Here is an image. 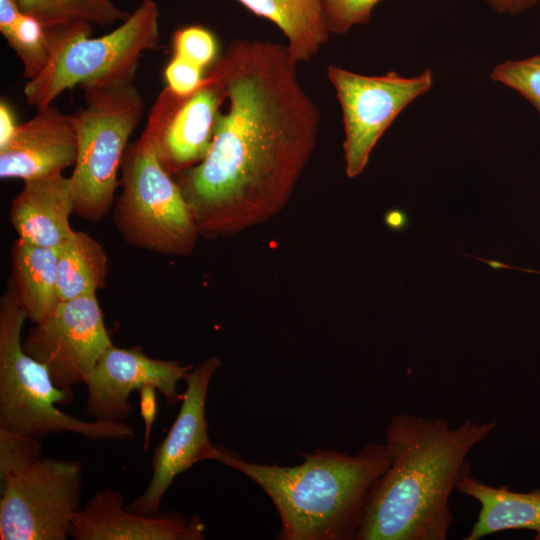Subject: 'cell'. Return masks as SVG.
Listing matches in <instances>:
<instances>
[{"label":"cell","mask_w":540,"mask_h":540,"mask_svg":"<svg viewBox=\"0 0 540 540\" xmlns=\"http://www.w3.org/2000/svg\"><path fill=\"white\" fill-rule=\"evenodd\" d=\"M174 55L201 68L210 67L217 59V42L214 35L201 26H187L173 35Z\"/></svg>","instance_id":"obj_25"},{"label":"cell","mask_w":540,"mask_h":540,"mask_svg":"<svg viewBox=\"0 0 540 540\" xmlns=\"http://www.w3.org/2000/svg\"><path fill=\"white\" fill-rule=\"evenodd\" d=\"M498 14L516 15L534 6L538 0H485Z\"/></svg>","instance_id":"obj_30"},{"label":"cell","mask_w":540,"mask_h":540,"mask_svg":"<svg viewBox=\"0 0 540 540\" xmlns=\"http://www.w3.org/2000/svg\"><path fill=\"white\" fill-rule=\"evenodd\" d=\"M535 539H540V531L536 532V537Z\"/></svg>","instance_id":"obj_31"},{"label":"cell","mask_w":540,"mask_h":540,"mask_svg":"<svg viewBox=\"0 0 540 540\" xmlns=\"http://www.w3.org/2000/svg\"><path fill=\"white\" fill-rule=\"evenodd\" d=\"M204 523L179 512L147 516L129 510L124 497L105 488L73 517L68 536L74 540H202Z\"/></svg>","instance_id":"obj_14"},{"label":"cell","mask_w":540,"mask_h":540,"mask_svg":"<svg viewBox=\"0 0 540 540\" xmlns=\"http://www.w3.org/2000/svg\"><path fill=\"white\" fill-rule=\"evenodd\" d=\"M0 32L23 65V77L36 78L50 54L49 31L23 13L16 0H0Z\"/></svg>","instance_id":"obj_21"},{"label":"cell","mask_w":540,"mask_h":540,"mask_svg":"<svg viewBox=\"0 0 540 540\" xmlns=\"http://www.w3.org/2000/svg\"><path fill=\"white\" fill-rule=\"evenodd\" d=\"M203 71L200 66L174 55L164 71L166 87L177 95H189L203 81Z\"/></svg>","instance_id":"obj_27"},{"label":"cell","mask_w":540,"mask_h":540,"mask_svg":"<svg viewBox=\"0 0 540 540\" xmlns=\"http://www.w3.org/2000/svg\"><path fill=\"white\" fill-rule=\"evenodd\" d=\"M41 458L40 440L0 427V479Z\"/></svg>","instance_id":"obj_24"},{"label":"cell","mask_w":540,"mask_h":540,"mask_svg":"<svg viewBox=\"0 0 540 540\" xmlns=\"http://www.w3.org/2000/svg\"><path fill=\"white\" fill-rule=\"evenodd\" d=\"M169 90L152 105L141 135L127 146L113 222L130 245L162 255L189 256L199 234L190 207L157 154Z\"/></svg>","instance_id":"obj_4"},{"label":"cell","mask_w":540,"mask_h":540,"mask_svg":"<svg viewBox=\"0 0 540 540\" xmlns=\"http://www.w3.org/2000/svg\"><path fill=\"white\" fill-rule=\"evenodd\" d=\"M178 360L154 359L140 347L119 348L113 344L100 356L88 375L86 413L96 421L125 422L133 413L129 397L133 391L153 386L169 406L181 402L177 384L193 369Z\"/></svg>","instance_id":"obj_12"},{"label":"cell","mask_w":540,"mask_h":540,"mask_svg":"<svg viewBox=\"0 0 540 540\" xmlns=\"http://www.w3.org/2000/svg\"><path fill=\"white\" fill-rule=\"evenodd\" d=\"M457 491L480 504L477 519L464 540L514 529L540 531V489L515 492L506 486L485 484L471 474L459 483Z\"/></svg>","instance_id":"obj_17"},{"label":"cell","mask_w":540,"mask_h":540,"mask_svg":"<svg viewBox=\"0 0 540 540\" xmlns=\"http://www.w3.org/2000/svg\"><path fill=\"white\" fill-rule=\"evenodd\" d=\"M84 106L73 115L78 151L70 177L74 213L89 221L105 217L115 202L118 172L128 141L144 113L134 79L80 86Z\"/></svg>","instance_id":"obj_7"},{"label":"cell","mask_w":540,"mask_h":540,"mask_svg":"<svg viewBox=\"0 0 540 540\" xmlns=\"http://www.w3.org/2000/svg\"><path fill=\"white\" fill-rule=\"evenodd\" d=\"M108 256L88 233L74 230L58 247L57 282L60 301L96 294L106 285Z\"/></svg>","instance_id":"obj_20"},{"label":"cell","mask_w":540,"mask_h":540,"mask_svg":"<svg viewBox=\"0 0 540 540\" xmlns=\"http://www.w3.org/2000/svg\"><path fill=\"white\" fill-rule=\"evenodd\" d=\"M168 90L157 154L166 171L175 176L199 164L206 156L217 115L225 101V91L220 80L210 71L189 95L180 96Z\"/></svg>","instance_id":"obj_13"},{"label":"cell","mask_w":540,"mask_h":540,"mask_svg":"<svg viewBox=\"0 0 540 540\" xmlns=\"http://www.w3.org/2000/svg\"><path fill=\"white\" fill-rule=\"evenodd\" d=\"M20 10L45 28L89 23L110 26L125 21L130 13L112 0H16Z\"/></svg>","instance_id":"obj_22"},{"label":"cell","mask_w":540,"mask_h":540,"mask_svg":"<svg viewBox=\"0 0 540 540\" xmlns=\"http://www.w3.org/2000/svg\"><path fill=\"white\" fill-rule=\"evenodd\" d=\"M286 46L239 39L208 67L220 109L204 159L175 176L199 237H230L268 221L290 199L317 143L319 110Z\"/></svg>","instance_id":"obj_1"},{"label":"cell","mask_w":540,"mask_h":540,"mask_svg":"<svg viewBox=\"0 0 540 540\" xmlns=\"http://www.w3.org/2000/svg\"><path fill=\"white\" fill-rule=\"evenodd\" d=\"M48 31L49 60L24 86L26 101L36 110L53 105L60 94L75 86L135 79L142 54L159 44V9L154 0H142L125 21L100 37H91L89 23Z\"/></svg>","instance_id":"obj_6"},{"label":"cell","mask_w":540,"mask_h":540,"mask_svg":"<svg viewBox=\"0 0 540 540\" xmlns=\"http://www.w3.org/2000/svg\"><path fill=\"white\" fill-rule=\"evenodd\" d=\"M74 199L70 177L57 173L24 181L11 201L9 219L18 238L33 245L58 248L73 231Z\"/></svg>","instance_id":"obj_16"},{"label":"cell","mask_w":540,"mask_h":540,"mask_svg":"<svg viewBox=\"0 0 540 540\" xmlns=\"http://www.w3.org/2000/svg\"><path fill=\"white\" fill-rule=\"evenodd\" d=\"M327 77L342 111L345 171L349 178L362 173L386 129L407 105L427 93L434 82L429 69L412 77L394 71L367 76L330 65Z\"/></svg>","instance_id":"obj_9"},{"label":"cell","mask_w":540,"mask_h":540,"mask_svg":"<svg viewBox=\"0 0 540 540\" xmlns=\"http://www.w3.org/2000/svg\"><path fill=\"white\" fill-rule=\"evenodd\" d=\"M381 0H321L329 33L345 34L355 25L369 22L373 8Z\"/></svg>","instance_id":"obj_26"},{"label":"cell","mask_w":540,"mask_h":540,"mask_svg":"<svg viewBox=\"0 0 540 540\" xmlns=\"http://www.w3.org/2000/svg\"><path fill=\"white\" fill-rule=\"evenodd\" d=\"M26 319L10 279L0 299V427L39 440L63 432L96 441L134 438L124 422L83 421L55 406L69 402L72 391L58 388L46 366L23 350Z\"/></svg>","instance_id":"obj_5"},{"label":"cell","mask_w":540,"mask_h":540,"mask_svg":"<svg viewBox=\"0 0 540 540\" xmlns=\"http://www.w3.org/2000/svg\"><path fill=\"white\" fill-rule=\"evenodd\" d=\"M112 344L96 294H90L60 301L29 331L22 348L46 366L58 388L72 391Z\"/></svg>","instance_id":"obj_10"},{"label":"cell","mask_w":540,"mask_h":540,"mask_svg":"<svg viewBox=\"0 0 540 540\" xmlns=\"http://www.w3.org/2000/svg\"><path fill=\"white\" fill-rule=\"evenodd\" d=\"M80 462L45 457L2 479L1 540H65L80 509Z\"/></svg>","instance_id":"obj_8"},{"label":"cell","mask_w":540,"mask_h":540,"mask_svg":"<svg viewBox=\"0 0 540 540\" xmlns=\"http://www.w3.org/2000/svg\"><path fill=\"white\" fill-rule=\"evenodd\" d=\"M221 364L218 357H210L186 375L179 413L153 452L151 480L144 493L126 505L129 510L147 516L161 514V501L175 478L200 461L216 459L218 447L208 436L205 406L211 379Z\"/></svg>","instance_id":"obj_11"},{"label":"cell","mask_w":540,"mask_h":540,"mask_svg":"<svg viewBox=\"0 0 540 540\" xmlns=\"http://www.w3.org/2000/svg\"><path fill=\"white\" fill-rule=\"evenodd\" d=\"M491 80L515 90L540 115V54L521 60H507L495 66Z\"/></svg>","instance_id":"obj_23"},{"label":"cell","mask_w":540,"mask_h":540,"mask_svg":"<svg viewBox=\"0 0 540 540\" xmlns=\"http://www.w3.org/2000/svg\"><path fill=\"white\" fill-rule=\"evenodd\" d=\"M58 248L33 245L17 238L11 250V281L19 302L34 324L43 321L60 302L57 282Z\"/></svg>","instance_id":"obj_18"},{"label":"cell","mask_w":540,"mask_h":540,"mask_svg":"<svg viewBox=\"0 0 540 540\" xmlns=\"http://www.w3.org/2000/svg\"><path fill=\"white\" fill-rule=\"evenodd\" d=\"M218 447L216 461L256 483L277 509L281 540H356L369 494L391 462L386 443L357 454L316 449L295 466L259 464Z\"/></svg>","instance_id":"obj_3"},{"label":"cell","mask_w":540,"mask_h":540,"mask_svg":"<svg viewBox=\"0 0 540 540\" xmlns=\"http://www.w3.org/2000/svg\"><path fill=\"white\" fill-rule=\"evenodd\" d=\"M77 151L73 115L53 105L37 109L0 148V177L27 181L62 173L74 166Z\"/></svg>","instance_id":"obj_15"},{"label":"cell","mask_w":540,"mask_h":540,"mask_svg":"<svg viewBox=\"0 0 540 540\" xmlns=\"http://www.w3.org/2000/svg\"><path fill=\"white\" fill-rule=\"evenodd\" d=\"M18 124L11 107L4 101L0 102V148L4 147L14 136Z\"/></svg>","instance_id":"obj_29"},{"label":"cell","mask_w":540,"mask_h":540,"mask_svg":"<svg viewBox=\"0 0 540 540\" xmlns=\"http://www.w3.org/2000/svg\"><path fill=\"white\" fill-rule=\"evenodd\" d=\"M257 16L273 22L287 37L290 58L309 62L329 39L321 0H237Z\"/></svg>","instance_id":"obj_19"},{"label":"cell","mask_w":540,"mask_h":540,"mask_svg":"<svg viewBox=\"0 0 540 540\" xmlns=\"http://www.w3.org/2000/svg\"><path fill=\"white\" fill-rule=\"evenodd\" d=\"M156 391L157 389L153 386H144L138 391L140 413L144 421V451L149 447L151 428L157 415Z\"/></svg>","instance_id":"obj_28"},{"label":"cell","mask_w":540,"mask_h":540,"mask_svg":"<svg viewBox=\"0 0 540 540\" xmlns=\"http://www.w3.org/2000/svg\"><path fill=\"white\" fill-rule=\"evenodd\" d=\"M496 420H448L399 413L388 422L391 462L373 485L356 540H445L454 515L450 497L471 475L470 452Z\"/></svg>","instance_id":"obj_2"}]
</instances>
